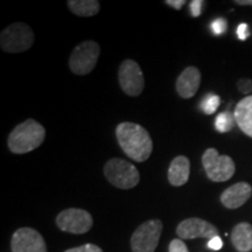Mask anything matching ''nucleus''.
I'll return each mask as SVG.
<instances>
[{
    "label": "nucleus",
    "mask_w": 252,
    "mask_h": 252,
    "mask_svg": "<svg viewBox=\"0 0 252 252\" xmlns=\"http://www.w3.org/2000/svg\"><path fill=\"white\" fill-rule=\"evenodd\" d=\"M231 242L239 252L252 250V225L247 222L237 224L231 232Z\"/></svg>",
    "instance_id": "16"
},
{
    "label": "nucleus",
    "mask_w": 252,
    "mask_h": 252,
    "mask_svg": "<svg viewBox=\"0 0 252 252\" xmlns=\"http://www.w3.org/2000/svg\"><path fill=\"white\" fill-rule=\"evenodd\" d=\"M165 4L175 9H181L182 6L186 4V1L185 0H166Z\"/></svg>",
    "instance_id": "27"
},
{
    "label": "nucleus",
    "mask_w": 252,
    "mask_h": 252,
    "mask_svg": "<svg viewBox=\"0 0 252 252\" xmlns=\"http://www.w3.org/2000/svg\"><path fill=\"white\" fill-rule=\"evenodd\" d=\"M203 4L204 1H202V0H193V1H190V4H189V8H190V13L194 18L200 17L201 12H202Z\"/></svg>",
    "instance_id": "23"
},
{
    "label": "nucleus",
    "mask_w": 252,
    "mask_h": 252,
    "mask_svg": "<svg viewBox=\"0 0 252 252\" xmlns=\"http://www.w3.org/2000/svg\"><path fill=\"white\" fill-rule=\"evenodd\" d=\"M237 87L239 93L243 94H249L252 91V81L249 80V78H242V80L238 81Z\"/></svg>",
    "instance_id": "22"
},
{
    "label": "nucleus",
    "mask_w": 252,
    "mask_h": 252,
    "mask_svg": "<svg viewBox=\"0 0 252 252\" xmlns=\"http://www.w3.org/2000/svg\"><path fill=\"white\" fill-rule=\"evenodd\" d=\"M226 27H228V24H226V20L223 18H217L213 21L212 25H210V28H212L213 33L215 35H220L226 31Z\"/></svg>",
    "instance_id": "20"
},
{
    "label": "nucleus",
    "mask_w": 252,
    "mask_h": 252,
    "mask_svg": "<svg viewBox=\"0 0 252 252\" xmlns=\"http://www.w3.org/2000/svg\"><path fill=\"white\" fill-rule=\"evenodd\" d=\"M116 135L122 150L137 162H144L153 151L152 138L147 130L135 123H121L116 127Z\"/></svg>",
    "instance_id": "1"
},
{
    "label": "nucleus",
    "mask_w": 252,
    "mask_h": 252,
    "mask_svg": "<svg viewBox=\"0 0 252 252\" xmlns=\"http://www.w3.org/2000/svg\"><path fill=\"white\" fill-rule=\"evenodd\" d=\"M46 138V130L34 119L15 126L8 135V149L14 154H25L37 149Z\"/></svg>",
    "instance_id": "2"
},
{
    "label": "nucleus",
    "mask_w": 252,
    "mask_h": 252,
    "mask_svg": "<svg viewBox=\"0 0 252 252\" xmlns=\"http://www.w3.org/2000/svg\"><path fill=\"white\" fill-rule=\"evenodd\" d=\"M34 33L28 25L14 23L0 34V46L6 53L26 52L33 46Z\"/></svg>",
    "instance_id": "4"
},
{
    "label": "nucleus",
    "mask_w": 252,
    "mask_h": 252,
    "mask_svg": "<svg viewBox=\"0 0 252 252\" xmlns=\"http://www.w3.org/2000/svg\"><path fill=\"white\" fill-rule=\"evenodd\" d=\"M118 80L122 90L131 97H137L143 93L145 80L143 70L133 60H125L122 62L118 71Z\"/></svg>",
    "instance_id": "8"
},
{
    "label": "nucleus",
    "mask_w": 252,
    "mask_h": 252,
    "mask_svg": "<svg viewBox=\"0 0 252 252\" xmlns=\"http://www.w3.org/2000/svg\"><path fill=\"white\" fill-rule=\"evenodd\" d=\"M68 8L78 17H94L99 12L100 4L97 0H69Z\"/></svg>",
    "instance_id": "17"
},
{
    "label": "nucleus",
    "mask_w": 252,
    "mask_h": 252,
    "mask_svg": "<svg viewBox=\"0 0 252 252\" xmlns=\"http://www.w3.org/2000/svg\"><path fill=\"white\" fill-rule=\"evenodd\" d=\"M93 217L87 210L70 208L61 212L56 217V224L62 231L82 235L89 231L93 226Z\"/></svg>",
    "instance_id": "9"
},
{
    "label": "nucleus",
    "mask_w": 252,
    "mask_h": 252,
    "mask_svg": "<svg viewBox=\"0 0 252 252\" xmlns=\"http://www.w3.org/2000/svg\"><path fill=\"white\" fill-rule=\"evenodd\" d=\"M203 168L214 182L228 181L235 174V162L229 156H220L215 149H208L202 156Z\"/></svg>",
    "instance_id": "6"
},
{
    "label": "nucleus",
    "mask_w": 252,
    "mask_h": 252,
    "mask_svg": "<svg viewBox=\"0 0 252 252\" xmlns=\"http://www.w3.org/2000/svg\"><path fill=\"white\" fill-rule=\"evenodd\" d=\"M100 54L98 43L94 41H84L75 47L69 58V68L74 74L83 75L90 74L96 67Z\"/></svg>",
    "instance_id": "5"
},
{
    "label": "nucleus",
    "mask_w": 252,
    "mask_h": 252,
    "mask_svg": "<svg viewBox=\"0 0 252 252\" xmlns=\"http://www.w3.org/2000/svg\"><path fill=\"white\" fill-rule=\"evenodd\" d=\"M252 188L247 182H238L225 189L220 195V202L229 209H237L251 197Z\"/></svg>",
    "instance_id": "13"
},
{
    "label": "nucleus",
    "mask_w": 252,
    "mask_h": 252,
    "mask_svg": "<svg viewBox=\"0 0 252 252\" xmlns=\"http://www.w3.org/2000/svg\"><path fill=\"white\" fill-rule=\"evenodd\" d=\"M64 252H103V251H102V249L97 247V245L86 244V245H82V247L69 249V250L64 251Z\"/></svg>",
    "instance_id": "21"
},
{
    "label": "nucleus",
    "mask_w": 252,
    "mask_h": 252,
    "mask_svg": "<svg viewBox=\"0 0 252 252\" xmlns=\"http://www.w3.org/2000/svg\"><path fill=\"white\" fill-rule=\"evenodd\" d=\"M222 247H223V242L220 236H216V237L209 239V242H208V248L212 249V250H215V251L220 250Z\"/></svg>",
    "instance_id": "26"
},
{
    "label": "nucleus",
    "mask_w": 252,
    "mask_h": 252,
    "mask_svg": "<svg viewBox=\"0 0 252 252\" xmlns=\"http://www.w3.org/2000/svg\"><path fill=\"white\" fill-rule=\"evenodd\" d=\"M162 232V222L160 220H150L138 226L131 237V248L133 252H154L159 244Z\"/></svg>",
    "instance_id": "7"
},
{
    "label": "nucleus",
    "mask_w": 252,
    "mask_h": 252,
    "mask_svg": "<svg viewBox=\"0 0 252 252\" xmlns=\"http://www.w3.org/2000/svg\"><path fill=\"white\" fill-rule=\"evenodd\" d=\"M234 116L239 128L252 138V96L245 97L236 105Z\"/></svg>",
    "instance_id": "15"
},
{
    "label": "nucleus",
    "mask_w": 252,
    "mask_h": 252,
    "mask_svg": "<svg viewBox=\"0 0 252 252\" xmlns=\"http://www.w3.org/2000/svg\"><path fill=\"white\" fill-rule=\"evenodd\" d=\"M104 175L119 189H131L139 184L140 175L133 163L121 158H112L104 166Z\"/></svg>",
    "instance_id": "3"
},
{
    "label": "nucleus",
    "mask_w": 252,
    "mask_h": 252,
    "mask_svg": "<svg viewBox=\"0 0 252 252\" xmlns=\"http://www.w3.org/2000/svg\"><path fill=\"white\" fill-rule=\"evenodd\" d=\"M169 252H188V249L181 239H173L169 244Z\"/></svg>",
    "instance_id": "24"
},
{
    "label": "nucleus",
    "mask_w": 252,
    "mask_h": 252,
    "mask_svg": "<svg viewBox=\"0 0 252 252\" xmlns=\"http://www.w3.org/2000/svg\"><path fill=\"white\" fill-rule=\"evenodd\" d=\"M176 234L182 239H194L198 237L212 239L219 236V230L212 223L193 217L182 220L176 228Z\"/></svg>",
    "instance_id": "11"
},
{
    "label": "nucleus",
    "mask_w": 252,
    "mask_h": 252,
    "mask_svg": "<svg viewBox=\"0 0 252 252\" xmlns=\"http://www.w3.org/2000/svg\"><path fill=\"white\" fill-rule=\"evenodd\" d=\"M235 4L243 6H252V0H236Z\"/></svg>",
    "instance_id": "28"
},
{
    "label": "nucleus",
    "mask_w": 252,
    "mask_h": 252,
    "mask_svg": "<svg viewBox=\"0 0 252 252\" xmlns=\"http://www.w3.org/2000/svg\"><path fill=\"white\" fill-rule=\"evenodd\" d=\"M12 252H47L45 239L32 228H20L12 236Z\"/></svg>",
    "instance_id": "10"
},
{
    "label": "nucleus",
    "mask_w": 252,
    "mask_h": 252,
    "mask_svg": "<svg viewBox=\"0 0 252 252\" xmlns=\"http://www.w3.org/2000/svg\"><path fill=\"white\" fill-rule=\"evenodd\" d=\"M237 36H238V39L242 40V41H245L249 36H250V27H249L248 24L242 23V24L238 25Z\"/></svg>",
    "instance_id": "25"
},
{
    "label": "nucleus",
    "mask_w": 252,
    "mask_h": 252,
    "mask_svg": "<svg viewBox=\"0 0 252 252\" xmlns=\"http://www.w3.org/2000/svg\"><path fill=\"white\" fill-rule=\"evenodd\" d=\"M236 123L234 113L230 111L220 112L215 119V127L220 133H226L230 130H232Z\"/></svg>",
    "instance_id": "18"
},
{
    "label": "nucleus",
    "mask_w": 252,
    "mask_h": 252,
    "mask_svg": "<svg viewBox=\"0 0 252 252\" xmlns=\"http://www.w3.org/2000/svg\"><path fill=\"white\" fill-rule=\"evenodd\" d=\"M201 84V72L196 67H187L176 80V91L182 98L195 96Z\"/></svg>",
    "instance_id": "12"
},
{
    "label": "nucleus",
    "mask_w": 252,
    "mask_h": 252,
    "mask_svg": "<svg viewBox=\"0 0 252 252\" xmlns=\"http://www.w3.org/2000/svg\"><path fill=\"white\" fill-rule=\"evenodd\" d=\"M220 104V98L217 94H208L201 102V109L206 115H213L219 109Z\"/></svg>",
    "instance_id": "19"
},
{
    "label": "nucleus",
    "mask_w": 252,
    "mask_h": 252,
    "mask_svg": "<svg viewBox=\"0 0 252 252\" xmlns=\"http://www.w3.org/2000/svg\"><path fill=\"white\" fill-rule=\"evenodd\" d=\"M190 162L185 156H179L172 160L168 168V181L172 186L180 187L188 182Z\"/></svg>",
    "instance_id": "14"
}]
</instances>
